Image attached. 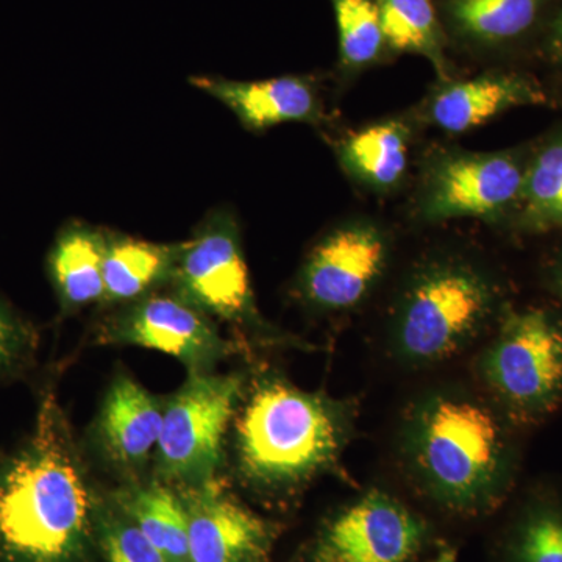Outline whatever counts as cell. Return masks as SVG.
Masks as SVG:
<instances>
[{
    "label": "cell",
    "mask_w": 562,
    "mask_h": 562,
    "mask_svg": "<svg viewBox=\"0 0 562 562\" xmlns=\"http://www.w3.org/2000/svg\"><path fill=\"white\" fill-rule=\"evenodd\" d=\"M120 503L168 562H191L187 506L176 492L157 482L143 484L121 492Z\"/></svg>",
    "instance_id": "cell-20"
},
{
    "label": "cell",
    "mask_w": 562,
    "mask_h": 562,
    "mask_svg": "<svg viewBox=\"0 0 562 562\" xmlns=\"http://www.w3.org/2000/svg\"><path fill=\"white\" fill-rule=\"evenodd\" d=\"M27 346L29 335L24 325L0 303V373L18 364Z\"/></svg>",
    "instance_id": "cell-26"
},
{
    "label": "cell",
    "mask_w": 562,
    "mask_h": 562,
    "mask_svg": "<svg viewBox=\"0 0 562 562\" xmlns=\"http://www.w3.org/2000/svg\"><path fill=\"white\" fill-rule=\"evenodd\" d=\"M177 294L203 313L236 324H257L250 273L231 211L211 213L183 243L172 277Z\"/></svg>",
    "instance_id": "cell-8"
},
{
    "label": "cell",
    "mask_w": 562,
    "mask_h": 562,
    "mask_svg": "<svg viewBox=\"0 0 562 562\" xmlns=\"http://www.w3.org/2000/svg\"><path fill=\"white\" fill-rule=\"evenodd\" d=\"M422 527L405 506L379 491L339 514L324 532L319 562H406L419 549Z\"/></svg>",
    "instance_id": "cell-11"
},
{
    "label": "cell",
    "mask_w": 562,
    "mask_h": 562,
    "mask_svg": "<svg viewBox=\"0 0 562 562\" xmlns=\"http://www.w3.org/2000/svg\"><path fill=\"white\" fill-rule=\"evenodd\" d=\"M183 503L191 562H257L266 553V524L228 497L216 480L191 484Z\"/></svg>",
    "instance_id": "cell-12"
},
{
    "label": "cell",
    "mask_w": 562,
    "mask_h": 562,
    "mask_svg": "<svg viewBox=\"0 0 562 562\" xmlns=\"http://www.w3.org/2000/svg\"><path fill=\"white\" fill-rule=\"evenodd\" d=\"M181 249L183 243L157 244L110 233L103 257V301L127 305L172 281Z\"/></svg>",
    "instance_id": "cell-17"
},
{
    "label": "cell",
    "mask_w": 562,
    "mask_h": 562,
    "mask_svg": "<svg viewBox=\"0 0 562 562\" xmlns=\"http://www.w3.org/2000/svg\"><path fill=\"white\" fill-rule=\"evenodd\" d=\"M543 0H446L443 14L454 35L473 46H502L531 31Z\"/></svg>",
    "instance_id": "cell-19"
},
{
    "label": "cell",
    "mask_w": 562,
    "mask_h": 562,
    "mask_svg": "<svg viewBox=\"0 0 562 562\" xmlns=\"http://www.w3.org/2000/svg\"><path fill=\"white\" fill-rule=\"evenodd\" d=\"M91 494L52 394L31 439L0 469V552L10 562H70L90 530Z\"/></svg>",
    "instance_id": "cell-1"
},
{
    "label": "cell",
    "mask_w": 562,
    "mask_h": 562,
    "mask_svg": "<svg viewBox=\"0 0 562 562\" xmlns=\"http://www.w3.org/2000/svg\"><path fill=\"white\" fill-rule=\"evenodd\" d=\"M103 547L110 562H168L133 522L110 524L103 535Z\"/></svg>",
    "instance_id": "cell-25"
},
{
    "label": "cell",
    "mask_w": 562,
    "mask_h": 562,
    "mask_svg": "<svg viewBox=\"0 0 562 562\" xmlns=\"http://www.w3.org/2000/svg\"><path fill=\"white\" fill-rule=\"evenodd\" d=\"M106 235L85 224H70L52 247L49 271L66 310L103 301Z\"/></svg>",
    "instance_id": "cell-18"
},
{
    "label": "cell",
    "mask_w": 562,
    "mask_h": 562,
    "mask_svg": "<svg viewBox=\"0 0 562 562\" xmlns=\"http://www.w3.org/2000/svg\"><path fill=\"white\" fill-rule=\"evenodd\" d=\"M412 122L403 117L373 122L344 136L336 147L351 180L379 194L397 190L408 172Z\"/></svg>",
    "instance_id": "cell-16"
},
{
    "label": "cell",
    "mask_w": 562,
    "mask_h": 562,
    "mask_svg": "<svg viewBox=\"0 0 562 562\" xmlns=\"http://www.w3.org/2000/svg\"><path fill=\"white\" fill-rule=\"evenodd\" d=\"M390 251V236L375 221L338 225L314 246L303 265V297L324 312L353 308L382 277Z\"/></svg>",
    "instance_id": "cell-9"
},
{
    "label": "cell",
    "mask_w": 562,
    "mask_h": 562,
    "mask_svg": "<svg viewBox=\"0 0 562 562\" xmlns=\"http://www.w3.org/2000/svg\"><path fill=\"white\" fill-rule=\"evenodd\" d=\"M516 224L525 232L562 231V131L528 155Z\"/></svg>",
    "instance_id": "cell-22"
},
{
    "label": "cell",
    "mask_w": 562,
    "mask_h": 562,
    "mask_svg": "<svg viewBox=\"0 0 562 562\" xmlns=\"http://www.w3.org/2000/svg\"><path fill=\"white\" fill-rule=\"evenodd\" d=\"M549 52L557 61L562 63V10L558 14L550 31Z\"/></svg>",
    "instance_id": "cell-27"
},
{
    "label": "cell",
    "mask_w": 562,
    "mask_h": 562,
    "mask_svg": "<svg viewBox=\"0 0 562 562\" xmlns=\"http://www.w3.org/2000/svg\"><path fill=\"white\" fill-rule=\"evenodd\" d=\"M541 83L517 72H486L472 79L441 81L425 101L422 114L432 127L461 135L482 127L506 111L547 105Z\"/></svg>",
    "instance_id": "cell-13"
},
{
    "label": "cell",
    "mask_w": 562,
    "mask_h": 562,
    "mask_svg": "<svg viewBox=\"0 0 562 562\" xmlns=\"http://www.w3.org/2000/svg\"><path fill=\"white\" fill-rule=\"evenodd\" d=\"M339 33V65L347 74L375 65L387 49L375 0H331Z\"/></svg>",
    "instance_id": "cell-23"
},
{
    "label": "cell",
    "mask_w": 562,
    "mask_h": 562,
    "mask_svg": "<svg viewBox=\"0 0 562 562\" xmlns=\"http://www.w3.org/2000/svg\"><path fill=\"white\" fill-rule=\"evenodd\" d=\"M241 392L238 375L190 373L188 382L162 406L155 450L161 479L190 484L214 479Z\"/></svg>",
    "instance_id": "cell-7"
},
{
    "label": "cell",
    "mask_w": 562,
    "mask_h": 562,
    "mask_svg": "<svg viewBox=\"0 0 562 562\" xmlns=\"http://www.w3.org/2000/svg\"><path fill=\"white\" fill-rule=\"evenodd\" d=\"M431 562H457V553H454V550H443V552Z\"/></svg>",
    "instance_id": "cell-29"
},
{
    "label": "cell",
    "mask_w": 562,
    "mask_h": 562,
    "mask_svg": "<svg viewBox=\"0 0 562 562\" xmlns=\"http://www.w3.org/2000/svg\"><path fill=\"white\" fill-rule=\"evenodd\" d=\"M99 341L157 350L183 362L190 373L209 372L225 342L210 316L177 294H149L114 314Z\"/></svg>",
    "instance_id": "cell-10"
},
{
    "label": "cell",
    "mask_w": 562,
    "mask_h": 562,
    "mask_svg": "<svg viewBox=\"0 0 562 562\" xmlns=\"http://www.w3.org/2000/svg\"><path fill=\"white\" fill-rule=\"evenodd\" d=\"M491 390L516 419L547 416L562 402V317L552 310H509L483 361Z\"/></svg>",
    "instance_id": "cell-5"
},
{
    "label": "cell",
    "mask_w": 562,
    "mask_h": 562,
    "mask_svg": "<svg viewBox=\"0 0 562 562\" xmlns=\"http://www.w3.org/2000/svg\"><path fill=\"white\" fill-rule=\"evenodd\" d=\"M497 301V286L482 269L460 260L431 262L403 294L398 347L414 362L441 361L486 324Z\"/></svg>",
    "instance_id": "cell-4"
},
{
    "label": "cell",
    "mask_w": 562,
    "mask_h": 562,
    "mask_svg": "<svg viewBox=\"0 0 562 562\" xmlns=\"http://www.w3.org/2000/svg\"><path fill=\"white\" fill-rule=\"evenodd\" d=\"M161 425L158 398L131 376H117L99 416V441L106 457L121 468H139L157 450Z\"/></svg>",
    "instance_id": "cell-15"
},
{
    "label": "cell",
    "mask_w": 562,
    "mask_h": 562,
    "mask_svg": "<svg viewBox=\"0 0 562 562\" xmlns=\"http://www.w3.org/2000/svg\"><path fill=\"white\" fill-rule=\"evenodd\" d=\"M527 160L519 150H436L422 168L414 217L424 224L502 220L519 202Z\"/></svg>",
    "instance_id": "cell-6"
},
{
    "label": "cell",
    "mask_w": 562,
    "mask_h": 562,
    "mask_svg": "<svg viewBox=\"0 0 562 562\" xmlns=\"http://www.w3.org/2000/svg\"><path fill=\"white\" fill-rule=\"evenodd\" d=\"M387 49L427 58L439 80L452 79L446 32L432 0H375Z\"/></svg>",
    "instance_id": "cell-21"
},
{
    "label": "cell",
    "mask_w": 562,
    "mask_h": 562,
    "mask_svg": "<svg viewBox=\"0 0 562 562\" xmlns=\"http://www.w3.org/2000/svg\"><path fill=\"white\" fill-rule=\"evenodd\" d=\"M509 562H562V502L536 498L520 514L508 543Z\"/></svg>",
    "instance_id": "cell-24"
},
{
    "label": "cell",
    "mask_w": 562,
    "mask_h": 562,
    "mask_svg": "<svg viewBox=\"0 0 562 562\" xmlns=\"http://www.w3.org/2000/svg\"><path fill=\"white\" fill-rule=\"evenodd\" d=\"M550 286L554 294L562 301V257L560 260L554 261L552 269H550Z\"/></svg>",
    "instance_id": "cell-28"
},
{
    "label": "cell",
    "mask_w": 562,
    "mask_h": 562,
    "mask_svg": "<svg viewBox=\"0 0 562 562\" xmlns=\"http://www.w3.org/2000/svg\"><path fill=\"white\" fill-rule=\"evenodd\" d=\"M236 425L243 471L268 486L299 483L321 471L341 438L327 403L281 382L258 386Z\"/></svg>",
    "instance_id": "cell-2"
},
{
    "label": "cell",
    "mask_w": 562,
    "mask_h": 562,
    "mask_svg": "<svg viewBox=\"0 0 562 562\" xmlns=\"http://www.w3.org/2000/svg\"><path fill=\"white\" fill-rule=\"evenodd\" d=\"M414 454L432 490L460 505L497 494L512 468V449L501 419L469 398L439 397L422 409Z\"/></svg>",
    "instance_id": "cell-3"
},
{
    "label": "cell",
    "mask_w": 562,
    "mask_h": 562,
    "mask_svg": "<svg viewBox=\"0 0 562 562\" xmlns=\"http://www.w3.org/2000/svg\"><path fill=\"white\" fill-rule=\"evenodd\" d=\"M190 81L192 87L224 103L250 132H265L291 122L317 125L324 120L319 88L310 76L255 81L198 76Z\"/></svg>",
    "instance_id": "cell-14"
}]
</instances>
